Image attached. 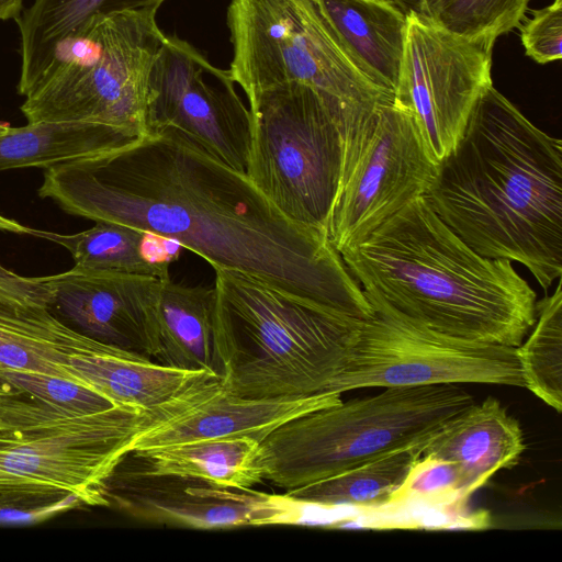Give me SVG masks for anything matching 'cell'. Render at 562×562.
I'll return each mask as SVG.
<instances>
[{
    "mask_svg": "<svg viewBox=\"0 0 562 562\" xmlns=\"http://www.w3.org/2000/svg\"><path fill=\"white\" fill-rule=\"evenodd\" d=\"M0 380L19 393L68 412L91 414L119 405L90 387L45 373L3 369Z\"/></svg>",
    "mask_w": 562,
    "mask_h": 562,
    "instance_id": "cell-29",
    "label": "cell"
},
{
    "mask_svg": "<svg viewBox=\"0 0 562 562\" xmlns=\"http://www.w3.org/2000/svg\"><path fill=\"white\" fill-rule=\"evenodd\" d=\"M394 1V0H393Z\"/></svg>",
    "mask_w": 562,
    "mask_h": 562,
    "instance_id": "cell-36",
    "label": "cell"
},
{
    "mask_svg": "<svg viewBox=\"0 0 562 562\" xmlns=\"http://www.w3.org/2000/svg\"><path fill=\"white\" fill-rule=\"evenodd\" d=\"M154 361L225 376L228 359L216 324L214 288L162 280Z\"/></svg>",
    "mask_w": 562,
    "mask_h": 562,
    "instance_id": "cell-18",
    "label": "cell"
},
{
    "mask_svg": "<svg viewBox=\"0 0 562 562\" xmlns=\"http://www.w3.org/2000/svg\"><path fill=\"white\" fill-rule=\"evenodd\" d=\"M340 256L362 291L437 333L517 348L536 323L537 294L513 262L474 251L424 196Z\"/></svg>",
    "mask_w": 562,
    "mask_h": 562,
    "instance_id": "cell-3",
    "label": "cell"
},
{
    "mask_svg": "<svg viewBox=\"0 0 562 562\" xmlns=\"http://www.w3.org/2000/svg\"><path fill=\"white\" fill-rule=\"evenodd\" d=\"M531 0H431L422 14L471 43L493 50L503 34L520 26Z\"/></svg>",
    "mask_w": 562,
    "mask_h": 562,
    "instance_id": "cell-28",
    "label": "cell"
},
{
    "mask_svg": "<svg viewBox=\"0 0 562 562\" xmlns=\"http://www.w3.org/2000/svg\"><path fill=\"white\" fill-rule=\"evenodd\" d=\"M115 348L74 330L46 308L0 297V370L40 372L82 385L68 366L69 357Z\"/></svg>",
    "mask_w": 562,
    "mask_h": 562,
    "instance_id": "cell-19",
    "label": "cell"
},
{
    "mask_svg": "<svg viewBox=\"0 0 562 562\" xmlns=\"http://www.w3.org/2000/svg\"><path fill=\"white\" fill-rule=\"evenodd\" d=\"M472 493L456 463L423 454L411 468L390 502L375 513L400 519L404 515L427 509L437 525L465 516Z\"/></svg>",
    "mask_w": 562,
    "mask_h": 562,
    "instance_id": "cell-26",
    "label": "cell"
},
{
    "mask_svg": "<svg viewBox=\"0 0 562 562\" xmlns=\"http://www.w3.org/2000/svg\"><path fill=\"white\" fill-rule=\"evenodd\" d=\"M288 420L261 442L263 480L285 491L435 434L472 405L458 384L384 387Z\"/></svg>",
    "mask_w": 562,
    "mask_h": 562,
    "instance_id": "cell-6",
    "label": "cell"
},
{
    "mask_svg": "<svg viewBox=\"0 0 562 562\" xmlns=\"http://www.w3.org/2000/svg\"><path fill=\"white\" fill-rule=\"evenodd\" d=\"M40 196L94 222L168 239L206 260L357 319L372 313L328 233L282 214L248 176L172 132L45 169Z\"/></svg>",
    "mask_w": 562,
    "mask_h": 562,
    "instance_id": "cell-1",
    "label": "cell"
},
{
    "mask_svg": "<svg viewBox=\"0 0 562 562\" xmlns=\"http://www.w3.org/2000/svg\"><path fill=\"white\" fill-rule=\"evenodd\" d=\"M228 74L250 103L290 82L315 89L341 134L393 95L375 85L340 43L316 0H231Z\"/></svg>",
    "mask_w": 562,
    "mask_h": 562,
    "instance_id": "cell-7",
    "label": "cell"
},
{
    "mask_svg": "<svg viewBox=\"0 0 562 562\" xmlns=\"http://www.w3.org/2000/svg\"><path fill=\"white\" fill-rule=\"evenodd\" d=\"M340 395L251 398L228 392L218 379L181 413L140 432L132 451L232 437H249L261 442L288 420L340 403Z\"/></svg>",
    "mask_w": 562,
    "mask_h": 562,
    "instance_id": "cell-16",
    "label": "cell"
},
{
    "mask_svg": "<svg viewBox=\"0 0 562 562\" xmlns=\"http://www.w3.org/2000/svg\"><path fill=\"white\" fill-rule=\"evenodd\" d=\"M520 41L527 56L538 64H549L562 57V0L533 10L519 26Z\"/></svg>",
    "mask_w": 562,
    "mask_h": 562,
    "instance_id": "cell-30",
    "label": "cell"
},
{
    "mask_svg": "<svg viewBox=\"0 0 562 562\" xmlns=\"http://www.w3.org/2000/svg\"><path fill=\"white\" fill-rule=\"evenodd\" d=\"M43 279L50 289L46 308L58 321L90 338L154 360L164 279L76 267Z\"/></svg>",
    "mask_w": 562,
    "mask_h": 562,
    "instance_id": "cell-15",
    "label": "cell"
},
{
    "mask_svg": "<svg viewBox=\"0 0 562 562\" xmlns=\"http://www.w3.org/2000/svg\"><path fill=\"white\" fill-rule=\"evenodd\" d=\"M0 229L12 232V233H18V234H31L32 228H29V227L18 223L16 221H13V220H10V218H7V217H3L2 215H0Z\"/></svg>",
    "mask_w": 562,
    "mask_h": 562,
    "instance_id": "cell-33",
    "label": "cell"
},
{
    "mask_svg": "<svg viewBox=\"0 0 562 562\" xmlns=\"http://www.w3.org/2000/svg\"><path fill=\"white\" fill-rule=\"evenodd\" d=\"M0 297L21 306L46 308L50 289L43 277H21L0 266Z\"/></svg>",
    "mask_w": 562,
    "mask_h": 562,
    "instance_id": "cell-31",
    "label": "cell"
},
{
    "mask_svg": "<svg viewBox=\"0 0 562 562\" xmlns=\"http://www.w3.org/2000/svg\"><path fill=\"white\" fill-rule=\"evenodd\" d=\"M23 10V0H0V21L16 20Z\"/></svg>",
    "mask_w": 562,
    "mask_h": 562,
    "instance_id": "cell-32",
    "label": "cell"
},
{
    "mask_svg": "<svg viewBox=\"0 0 562 562\" xmlns=\"http://www.w3.org/2000/svg\"><path fill=\"white\" fill-rule=\"evenodd\" d=\"M536 323L517 347L525 387L547 405L562 412V291L537 301Z\"/></svg>",
    "mask_w": 562,
    "mask_h": 562,
    "instance_id": "cell-27",
    "label": "cell"
},
{
    "mask_svg": "<svg viewBox=\"0 0 562 562\" xmlns=\"http://www.w3.org/2000/svg\"><path fill=\"white\" fill-rule=\"evenodd\" d=\"M31 235L54 241L72 256L75 267L160 279L169 277L173 256L161 237L110 222H95L89 229L64 235L31 229Z\"/></svg>",
    "mask_w": 562,
    "mask_h": 562,
    "instance_id": "cell-23",
    "label": "cell"
},
{
    "mask_svg": "<svg viewBox=\"0 0 562 562\" xmlns=\"http://www.w3.org/2000/svg\"><path fill=\"white\" fill-rule=\"evenodd\" d=\"M186 406L180 397L157 409L79 414L0 389V508L33 509L70 495L110 506L106 481L137 436Z\"/></svg>",
    "mask_w": 562,
    "mask_h": 562,
    "instance_id": "cell-5",
    "label": "cell"
},
{
    "mask_svg": "<svg viewBox=\"0 0 562 562\" xmlns=\"http://www.w3.org/2000/svg\"><path fill=\"white\" fill-rule=\"evenodd\" d=\"M132 138L117 128L88 122L41 121L9 126L0 135V171L46 169L102 154Z\"/></svg>",
    "mask_w": 562,
    "mask_h": 562,
    "instance_id": "cell-24",
    "label": "cell"
},
{
    "mask_svg": "<svg viewBox=\"0 0 562 562\" xmlns=\"http://www.w3.org/2000/svg\"><path fill=\"white\" fill-rule=\"evenodd\" d=\"M430 1L431 0H413L414 5L411 9H413L419 13H424L426 11V9L428 8Z\"/></svg>",
    "mask_w": 562,
    "mask_h": 562,
    "instance_id": "cell-34",
    "label": "cell"
},
{
    "mask_svg": "<svg viewBox=\"0 0 562 562\" xmlns=\"http://www.w3.org/2000/svg\"><path fill=\"white\" fill-rule=\"evenodd\" d=\"M158 9L93 15L55 56L20 110L27 123L102 124L131 137L147 132V83L166 35Z\"/></svg>",
    "mask_w": 562,
    "mask_h": 562,
    "instance_id": "cell-8",
    "label": "cell"
},
{
    "mask_svg": "<svg viewBox=\"0 0 562 562\" xmlns=\"http://www.w3.org/2000/svg\"><path fill=\"white\" fill-rule=\"evenodd\" d=\"M106 498L140 521L190 529L302 524L304 505L288 495L222 487L200 479L139 471L123 460Z\"/></svg>",
    "mask_w": 562,
    "mask_h": 562,
    "instance_id": "cell-14",
    "label": "cell"
},
{
    "mask_svg": "<svg viewBox=\"0 0 562 562\" xmlns=\"http://www.w3.org/2000/svg\"><path fill=\"white\" fill-rule=\"evenodd\" d=\"M123 461L144 472L190 476L239 491L263 480L260 441L249 437L199 440L135 450Z\"/></svg>",
    "mask_w": 562,
    "mask_h": 562,
    "instance_id": "cell-22",
    "label": "cell"
},
{
    "mask_svg": "<svg viewBox=\"0 0 562 562\" xmlns=\"http://www.w3.org/2000/svg\"><path fill=\"white\" fill-rule=\"evenodd\" d=\"M165 0H34L14 20L20 32L21 70L18 93L25 97L56 54L97 14L158 9Z\"/></svg>",
    "mask_w": 562,
    "mask_h": 562,
    "instance_id": "cell-21",
    "label": "cell"
},
{
    "mask_svg": "<svg viewBox=\"0 0 562 562\" xmlns=\"http://www.w3.org/2000/svg\"><path fill=\"white\" fill-rule=\"evenodd\" d=\"M249 105L246 175L289 220L328 233L342 161L335 114L315 89L300 82L265 90Z\"/></svg>",
    "mask_w": 562,
    "mask_h": 562,
    "instance_id": "cell-9",
    "label": "cell"
},
{
    "mask_svg": "<svg viewBox=\"0 0 562 562\" xmlns=\"http://www.w3.org/2000/svg\"><path fill=\"white\" fill-rule=\"evenodd\" d=\"M348 54L393 95L403 54L406 12L393 0H316Z\"/></svg>",
    "mask_w": 562,
    "mask_h": 562,
    "instance_id": "cell-20",
    "label": "cell"
},
{
    "mask_svg": "<svg viewBox=\"0 0 562 562\" xmlns=\"http://www.w3.org/2000/svg\"><path fill=\"white\" fill-rule=\"evenodd\" d=\"M214 270L216 324L228 359L224 389L251 398L331 393L362 319Z\"/></svg>",
    "mask_w": 562,
    "mask_h": 562,
    "instance_id": "cell-4",
    "label": "cell"
},
{
    "mask_svg": "<svg viewBox=\"0 0 562 562\" xmlns=\"http://www.w3.org/2000/svg\"><path fill=\"white\" fill-rule=\"evenodd\" d=\"M363 293L373 311L360 322L331 393L468 383L525 387L517 348L437 333Z\"/></svg>",
    "mask_w": 562,
    "mask_h": 562,
    "instance_id": "cell-10",
    "label": "cell"
},
{
    "mask_svg": "<svg viewBox=\"0 0 562 562\" xmlns=\"http://www.w3.org/2000/svg\"><path fill=\"white\" fill-rule=\"evenodd\" d=\"M251 113L228 70L177 36H166L147 83V132H172L246 173Z\"/></svg>",
    "mask_w": 562,
    "mask_h": 562,
    "instance_id": "cell-13",
    "label": "cell"
},
{
    "mask_svg": "<svg viewBox=\"0 0 562 562\" xmlns=\"http://www.w3.org/2000/svg\"><path fill=\"white\" fill-rule=\"evenodd\" d=\"M437 172L412 114L393 100L378 104L342 134V161L328 220L341 255L413 200Z\"/></svg>",
    "mask_w": 562,
    "mask_h": 562,
    "instance_id": "cell-11",
    "label": "cell"
},
{
    "mask_svg": "<svg viewBox=\"0 0 562 562\" xmlns=\"http://www.w3.org/2000/svg\"><path fill=\"white\" fill-rule=\"evenodd\" d=\"M483 257L519 262L548 291L562 274V142L493 86L424 195Z\"/></svg>",
    "mask_w": 562,
    "mask_h": 562,
    "instance_id": "cell-2",
    "label": "cell"
},
{
    "mask_svg": "<svg viewBox=\"0 0 562 562\" xmlns=\"http://www.w3.org/2000/svg\"><path fill=\"white\" fill-rule=\"evenodd\" d=\"M9 124L0 122V135L3 134L9 128Z\"/></svg>",
    "mask_w": 562,
    "mask_h": 562,
    "instance_id": "cell-35",
    "label": "cell"
},
{
    "mask_svg": "<svg viewBox=\"0 0 562 562\" xmlns=\"http://www.w3.org/2000/svg\"><path fill=\"white\" fill-rule=\"evenodd\" d=\"M429 437L387 451L338 474L285 491V495L322 508L348 506L369 512L381 509L423 456Z\"/></svg>",
    "mask_w": 562,
    "mask_h": 562,
    "instance_id": "cell-25",
    "label": "cell"
},
{
    "mask_svg": "<svg viewBox=\"0 0 562 562\" xmlns=\"http://www.w3.org/2000/svg\"><path fill=\"white\" fill-rule=\"evenodd\" d=\"M492 52L406 11L393 101L412 114L436 165L452 150L479 98L493 86Z\"/></svg>",
    "mask_w": 562,
    "mask_h": 562,
    "instance_id": "cell-12",
    "label": "cell"
},
{
    "mask_svg": "<svg viewBox=\"0 0 562 562\" xmlns=\"http://www.w3.org/2000/svg\"><path fill=\"white\" fill-rule=\"evenodd\" d=\"M525 449L520 423L497 398L487 396L442 425L423 454L456 463L473 494L499 470L514 468Z\"/></svg>",
    "mask_w": 562,
    "mask_h": 562,
    "instance_id": "cell-17",
    "label": "cell"
}]
</instances>
